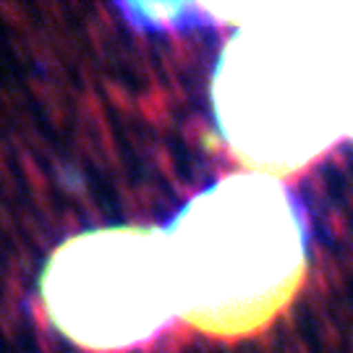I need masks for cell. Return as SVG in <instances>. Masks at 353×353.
<instances>
[{"instance_id": "obj_1", "label": "cell", "mask_w": 353, "mask_h": 353, "mask_svg": "<svg viewBox=\"0 0 353 353\" xmlns=\"http://www.w3.org/2000/svg\"><path fill=\"white\" fill-rule=\"evenodd\" d=\"M176 312L220 338L272 322L306 278V217L265 173H236L196 194L165 228Z\"/></svg>"}, {"instance_id": "obj_2", "label": "cell", "mask_w": 353, "mask_h": 353, "mask_svg": "<svg viewBox=\"0 0 353 353\" xmlns=\"http://www.w3.org/2000/svg\"><path fill=\"white\" fill-rule=\"evenodd\" d=\"M48 314L81 348L128 351L176 312L168 239L160 228H102L65 241L42 275Z\"/></svg>"}, {"instance_id": "obj_3", "label": "cell", "mask_w": 353, "mask_h": 353, "mask_svg": "<svg viewBox=\"0 0 353 353\" xmlns=\"http://www.w3.org/2000/svg\"><path fill=\"white\" fill-rule=\"evenodd\" d=\"M293 42L236 37L220 58L214 102L228 139L262 173L309 163L335 139V115L309 61L293 63Z\"/></svg>"}, {"instance_id": "obj_4", "label": "cell", "mask_w": 353, "mask_h": 353, "mask_svg": "<svg viewBox=\"0 0 353 353\" xmlns=\"http://www.w3.org/2000/svg\"><path fill=\"white\" fill-rule=\"evenodd\" d=\"M348 108H351V121H353V84H351V100H348Z\"/></svg>"}]
</instances>
